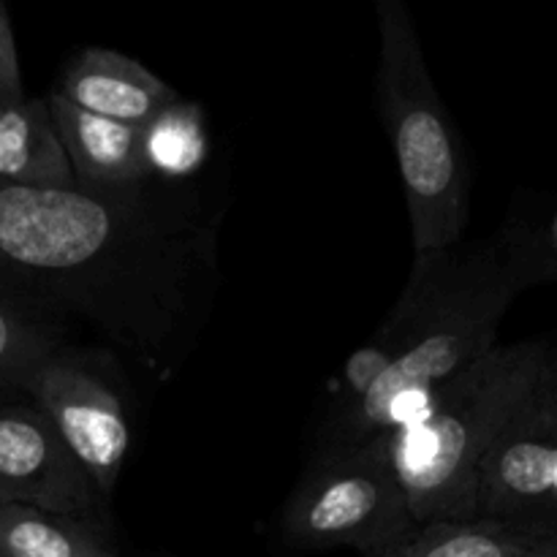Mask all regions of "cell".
<instances>
[{
    "instance_id": "1",
    "label": "cell",
    "mask_w": 557,
    "mask_h": 557,
    "mask_svg": "<svg viewBox=\"0 0 557 557\" xmlns=\"http://www.w3.org/2000/svg\"><path fill=\"white\" fill-rule=\"evenodd\" d=\"M0 277L166 384L215 305L218 215L158 180L120 194L0 183Z\"/></svg>"
},
{
    "instance_id": "2",
    "label": "cell",
    "mask_w": 557,
    "mask_h": 557,
    "mask_svg": "<svg viewBox=\"0 0 557 557\" xmlns=\"http://www.w3.org/2000/svg\"><path fill=\"white\" fill-rule=\"evenodd\" d=\"M557 364L542 341L490 348L403 430L381 435L417 522L476 520L479 473L495 441Z\"/></svg>"
},
{
    "instance_id": "3",
    "label": "cell",
    "mask_w": 557,
    "mask_h": 557,
    "mask_svg": "<svg viewBox=\"0 0 557 557\" xmlns=\"http://www.w3.org/2000/svg\"><path fill=\"white\" fill-rule=\"evenodd\" d=\"M525 283L500 234L460 250L457 267L419 315L406 354L346 417L321 428V449L362 446L417 422L457 373L498 346L500 321Z\"/></svg>"
},
{
    "instance_id": "4",
    "label": "cell",
    "mask_w": 557,
    "mask_h": 557,
    "mask_svg": "<svg viewBox=\"0 0 557 557\" xmlns=\"http://www.w3.org/2000/svg\"><path fill=\"white\" fill-rule=\"evenodd\" d=\"M379 107L406 190L413 253L457 248L471 210V177L457 128L424 60L411 11L379 0Z\"/></svg>"
},
{
    "instance_id": "5",
    "label": "cell",
    "mask_w": 557,
    "mask_h": 557,
    "mask_svg": "<svg viewBox=\"0 0 557 557\" xmlns=\"http://www.w3.org/2000/svg\"><path fill=\"white\" fill-rule=\"evenodd\" d=\"M419 522L381 441L321 449L288 495L281 536L294 549L389 547Z\"/></svg>"
},
{
    "instance_id": "6",
    "label": "cell",
    "mask_w": 557,
    "mask_h": 557,
    "mask_svg": "<svg viewBox=\"0 0 557 557\" xmlns=\"http://www.w3.org/2000/svg\"><path fill=\"white\" fill-rule=\"evenodd\" d=\"M25 397L47 413L109 504L134 441L125 395L112 373L63 346L33 373Z\"/></svg>"
},
{
    "instance_id": "7",
    "label": "cell",
    "mask_w": 557,
    "mask_h": 557,
    "mask_svg": "<svg viewBox=\"0 0 557 557\" xmlns=\"http://www.w3.org/2000/svg\"><path fill=\"white\" fill-rule=\"evenodd\" d=\"M476 520L557 536V364L484 460Z\"/></svg>"
},
{
    "instance_id": "8",
    "label": "cell",
    "mask_w": 557,
    "mask_h": 557,
    "mask_svg": "<svg viewBox=\"0 0 557 557\" xmlns=\"http://www.w3.org/2000/svg\"><path fill=\"white\" fill-rule=\"evenodd\" d=\"M0 506H27L109 528V504L27 397L0 403Z\"/></svg>"
},
{
    "instance_id": "9",
    "label": "cell",
    "mask_w": 557,
    "mask_h": 557,
    "mask_svg": "<svg viewBox=\"0 0 557 557\" xmlns=\"http://www.w3.org/2000/svg\"><path fill=\"white\" fill-rule=\"evenodd\" d=\"M457 259H460V245L433 250V253H413L411 275H408L406 288L397 297L392 313L373 332V337L346 359L337 379L332 381L326 422H335V419L346 417L351 408H357L364 395L384 379L386 370L406 354L419 315L424 313L430 299L441 292V286L449 281Z\"/></svg>"
},
{
    "instance_id": "10",
    "label": "cell",
    "mask_w": 557,
    "mask_h": 557,
    "mask_svg": "<svg viewBox=\"0 0 557 557\" xmlns=\"http://www.w3.org/2000/svg\"><path fill=\"white\" fill-rule=\"evenodd\" d=\"M58 92L85 112L145 128L172 103L177 90L139 60L107 47H87L65 65Z\"/></svg>"
},
{
    "instance_id": "11",
    "label": "cell",
    "mask_w": 557,
    "mask_h": 557,
    "mask_svg": "<svg viewBox=\"0 0 557 557\" xmlns=\"http://www.w3.org/2000/svg\"><path fill=\"white\" fill-rule=\"evenodd\" d=\"M47 103L69 152L76 188L85 194H120L150 183L141 128L85 112L58 90L49 92Z\"/></svg>"
},
{
    "instance_id": "12",
    "label": "cell",
    "mask_w": 557,
    "mask_h": 557,
    "mask_svg": "<svg viewBox=\"0 0 557 557\" xmlns=\"http://www.w3.org/2000/svg\"><path fill=\"white\" fill-rule=\"evenodd\" d=\"M0 183L25 188H76L74 169L47 98L0 109Z\"/></svg>"
},
{
    "instance_id": "13",
    "label": "cell",
    "mask_w": 557,
    "mask_h": 557,
    "mask_svg": "<svg viewBox=\"0 0 557 557\" xmlns=\"http://www.w3.org/2000/svg\"><path fill=\"white\" fill-rule=\"evenodd\" d=\"M60 348V319L0 277V403L25 397L27 381Z\"/></svg>"
},
{
    "instance_id": "14",
    "label": "cell",
    "mask_w": 557,
    "mask_h": 557,
    "mask_svg": "<svg viewBox=\"0 0 557 557\" xmlns=\"http://www.w3.org/2000/svg\"><path fill=\"white\" fill-rule=\"evenodd\" d=\"M0 557H117V549L98 522L0 506Z\"/></svg>"
},
{
    "instance_id": "15",
    "label": "cell",
    "mask_w": 557,
    "mask_h": 557,
    "mask_svg": "<svg viewBox=\"0 0 557 557\" xmlns=\"http://www.w3.org/2000/svg\"><path fill=\"white\" fill-rule=\"evenodd\" d=\"M536 533L493 520H430L362 557H531Z\"/></svg>"
},
{
    "instance_id": "16",
    "label": "cell",
    "mask_w": 557,
    "mask_h": 557,
    "mask_svg": "<svg viewBox=\"0 0 557 557\" xmlns=\"http://www.w3.org/2000/svg\"><path fill=\"white\" fill-rule=\"evenodd\" d=\"M145 161L152 180L169 185H185L207 158V131L201 107L177 101L141 128Z\"/></svg>"
},
{
    "instance_id": "17",
    "label": "cell",
    "mask_w": 557,
    "mask_h": 557,
    "mask_svg": "<svg viewBox=\"0 0 557 557\" xmlns=\"http://www.w3.org/2000/svg\"><path fill=\"white\" fill-rule=\"evenodd\" d=\"M498 234L525 288L557 283V210L542 223L509 221Z\"/></svg>"
},
{
    "instance_id": "18",
    "label": "cell",
    "mask_w": 557,
    "mask_h": 557,
    "mask_svg": "<svg viewBox=\"0 0 557 557\" xmlns=\"http://www.w3.org/2000/svg\"><path fill=\"white\" fill-rule=\"evenodd\" d=\"M22 101H27V98L25 87H22L14 27H11L9 11L0 3V107H16Z\"/></svg>"
},
{
    "instance_id": "19",
    "label": "cell",
    "mask_w": 557,
    "mask_h": 557,
    "mask_svg": "<svg viewBox=\"0 0 557 557\" xmlns=\"http://www.w3.org/2000/svg\"><path fill=\"white\" fill-rule=\"evenodd\" d=\"M531 557H557V536H549V539H542V542L533 547Z\"/></svg>"
},
{
    "instance_id": "20",
    "label": "cell",
    "mask_w": 557,
    "mask_h": 557,
    "mask_svg": "<svg viewBox=\"0 0 557 557\" xmlns=\"http://www.w3.org/2000/svg\"><path fill=\"white\" fill-rule=\"evenodd\" d=\"M0 109H3V107H0Z\"/></svg>"
}]
</instances>
